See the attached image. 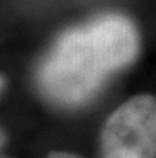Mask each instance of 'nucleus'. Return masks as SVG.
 <instances>
[{
  "mask_svg": "<svg viewBox=\"0 0 156 158\" xmlns=\"http://www.w3.org/2000/svg\"><path fill=\"white\" fill-rule=\"evenodd\" d=\"M3 83H5V80H3V77L0 75V89H2V86H3Z\"/></svg>",
  "mask_w": 156,
  "mask_h": 158,
  "instance_id": "nucleus-5",
  "label": "nucleus"
},
{
  "mask_svg": "<svg viewBox=\"0 0 156 158\" xmlns=\"http://www.w3.org/2000/svg\"><path fill=\"white\" fill-rule=\"evenodd\" d=\"M102 158H156L153 96H135L110 115L102 133Z\"/></svg>",
  "mask_w": 156,
  "mask_h": 158,
  "instance_id": "nucleus-2",
  "label": "nucleus"
},
{
  "mask_svg": "<svg viewBox=\"0 0 156 158\" xmlns=\"http://www.w3.org/2000/svg\"><path fill=\"white\" fill-rule=\"evenodd\" d=\"M48 158H80V156L73 155V153H66V152H53L50 153Z\"/></svg>",
  "mask_w": 156,
  "mask_h": 158,
  "instance_id": "nucleus-3",
  "label": "nucleus"
},
{
  "mask_svg": "<svg viewBox=\"0 0 156 158\" xmlns=\"http://www.w3.org/2000/svg\"><path fill=\"white\" fill-rule=\"evenodd\" d=\"M3 142H5V134H3L2 131H0V147L3 145Z\"/></svg>",
  "mask_w": 156,
  "mask_h": 158,
  "instance_id": "nucleus-4",
  "label": "nucleus"
},
{
  "mask_svg": "<svg viewBox=\"0 0 156 158\" xmlns=\"http://www.w3.org/2000/svg\"><path fill=\"white\" fill-rule=\"evenodd\" d=\"M137 51L139 35L127 18L99 16L56 42L40 67L42 91L58 104H81L110 73L126 67Z\"/></svg>",
  "mask_w": 156,
  "mask_h": 158,
  "instance_id": "nucleus-1",
  "label": "nucleus"
}]
</instances>
